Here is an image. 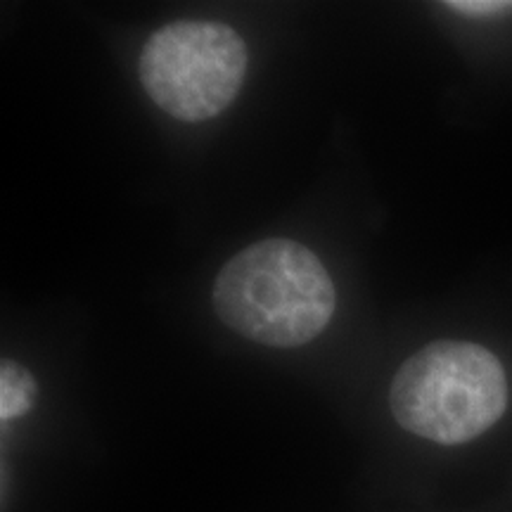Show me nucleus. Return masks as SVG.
I'll list each match as a JSON object with an SVG mask.
<instances>
[{"label":"nucleus","mask_w":512,"mask_h":512,"mask_svg":"<svg viewBox=\"0 0 512 512\" xmlns=\"http://www.w3.org/2000/svg\"><path fill=\"white\" fill-rule=\"evenodd\" d=\"M335 285L311 249L261 240L235 254L214 283L216 313L238 335L266 347H302L328 328Z\"/></svg>","instance_id":"f257e3e1"},{"label":"nucleus","mask_w":512,"mask_h":512,"mask_svg":"<svg viewBox=\"0 0 512 512\" xmlns=\"http://www.w3.org/2000/svg\"><path fill=\"white\" fill-rule=\"evenodd\" d=\"M446 8L467 17H494L512 12V3L508 0H451L446 3Z\"/></svg>","instance_id":"39448f33"},{"label":"nucleus","mask_w":512,"mask_h":512,"mask_svg":"<svg viewBox=\"0 0 512 512\" xmlns=\"http://www.w3.org/2000/svg\"><path fill=\"white\" fill-rule=\"evenodd\" d=\"M389 403L403 430L456 446L501 420L508 406V380L489 349L444 339L403 363Z\"/></svg>","instance_id":"f03ea898"},{"label":"nucleus","mask_w":512,"mask_h":512,"mask_svg":"<svg viewBox=\"0 0 512 512\" xmlns=\"http://www.w3.org/2000/svg\"><path fill=\"white\" fill-rule=\"evenodd\" d=\"M247 46L219 22H176L147 38L140 53L145 93L181 121H207L238 98L247 74Z\"/></svg>","instance_id":"7ed1b4c3"},{"label":"nucleus","mask_w":512,"mask_h":512,"mask_svg":"<svg viewBox=\"0 0 512 512\" xmlns=\"http://www.w3.org/2000/svg\"><path fill=\"white\" fill-rule=\"evenodd\" d=\"M36 394V380L31 377L29 370L5 358L3 366H0V418H3V422L29 413L36 401Z\"/></svg>","instance_id":"20e7f679"}]
</instances>
